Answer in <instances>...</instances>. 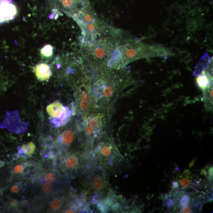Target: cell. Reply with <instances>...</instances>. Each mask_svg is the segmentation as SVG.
<instances>
[{
	"mask_svg": "<svg viewBox=\"0 0 213 213\" xmlns=\"http://www.w3.org/2000/svg\"><path fill=\"white\" fill-rule=\"evenodd\" d=\"M171 53L160 45H150L138 41L118 45L111 54L105 64L111 70H119L138 59L154 56H167Z\"/></svg>",
	"mask_w": 213,
	"mask_h": 213,
	"instance_id": "cell-1",
	"label": "cell"
},
{
	"mask_svg": "<svg viewBox=\"0 0 213 213\" xmlns=\"http://www.w3.org/2000/svg\"><path fill=\"white\" fill-rule=\"evenodd\" d=\"M81 29V43L83 47L89 46L106 29V26L97 17L91 7L79 11L72 16Z\"/></svg>",
	"mask_w": 213,
	"mask_h": 213,
	"instance_id": "cell-2",
	"label": "cell"
},
{
	"mask_svg": "<svg viewBox=\"0 0 213 213\" xmlns=\"http://www.w3.org/2000/svg\"><path fill=\"white\" fill-rule=\"evenodd\" d=\"M121 37H104L96 40L84 48V56L88 61L98 65H105L112 52L121 44Z\"/></svg>",
	"mask_w": 213,
	"mask_h": 213,
	"instance_id": "cell-3",
	"label": "cell"
},
{
	"mask_svg": "<svg viewBox=\"0 0 213 213\" xmlns=\"http://www.w3.org/2000/svg\"><path fill=\"white\" fill-rule=\"evenodd\" d=\"M46 110L50 117V122L56 127L66 124L70 120L73 113L72 109L64 106L59 100L48 105Z\"/></svg>",
	"mask_w": 213,
	"mask_h": 213,
	"instance_id": "cell-4",
	"label": "cell"
},
{
	"mask_svg": "<svg viewBox=\"0 0 213 213\" xmlns=\"http://www.w3.org/2000/svg\"><path fill=\"white\" fill-rule=\"evenodd\" d=\"M85 117L84 133L89 143H93L100 134L104 123V115L99 113H91Z\"/></svg>",
	"mask_w": 213,
	"mask_h": 213,
	"instance_id": "cell-5",
	"label": "cell"
},
{
	"mask_svg": "<svg viewBox=\"0 0 213 213\" xmlns=\"http://www.w3.org/2000/svg\"><path fill=\"white\" fill-rule=\"evenodd\" d=\"M78 109L85 116L91 112L96 103L91 91V88L86 84L79 88L77 93Z\"/></svg>",
	"mask_w": 213,
	"mask_h": 213,
	"instance_id": "cell-6",
	"label": "cell"
},
{
	"mask_svg": "<svg viewBox=\"0 0 213 213\" xmlns=\"http://www.w3.org/2000/svg\"><path fill=\"white\" fill-rule=\"evenodd\" d=\"M55 7L72 17L79 11L90 7L89 0H52Z\"/></svg>",
	"mask_w": 213,
	"mask_h": 213,
	"instance_id": "cell-7",
	"label": "cell"
},
{
	"mask_svg": "<svg viewBox=\"0 0 213 213\" xmlns=\"http://www.w3.org/2000/svg\"><path fill=\"white\" fill-rule=\"evenodd\" d=\"M96 156L99 160L105 163H113L117 156L116 148L111 141L101 142L96 149Z\"/></svg>",
	"mask_w": 213,
	"mask_h": 213,
	"instance_id": "cell-8",
	"label": "cell"
},
{
	"mask_svg": "<svg viewBox=\"0 0 213 213\" xmlns=\"http://www.w3.org/2000/svg\"><path fill=\"white\" fill-rule=\"evenodd\" d=\"M17 13V9L14 5L3 0L0 4V23L13 20Z\"/></svg>",
	"mask_w": 213,
	"mask_h": 213,
	"instance_id": "cell-9",
	"label": "cell"
},
{
	"mask_svg": "<svg viewBox=\"0 0 213 213\" xmlns=\"http://www.w3.org/2000/svg\"><path fill=\"white\" fill-rule=\"evenodd\" d=\"M79 159L77 155H65L62 160L61 168L66 173L75 172L79 167Z\"/></svg>",
	"mask_w": 213,
	"mask_h": 213,
	"instance_id": "cell-10",
	"label": "cell"
},
{
	"mask_svg": "<svg viewBox=\"0 0 213 213\" xmlns=\"http://www.w3.org/2000/svg\"><path fill=\"white\" fill-rule=\"evenodd\" d=\"M33 71L37 79L40 81H47L51 77V67L44 63L37 64L33 68Z\"/></svg>",
	"mask_w": 213,
	"mask_h": 213,
	"instance_id": "cell-11",
	"label": "cell"
},
{
	"mask_svg": "<svg viewBox=\"0 0 213 213\" xmlns=\"http://www.w3.org/2000/svg\"><path fill=\"white\" fill-rule=\"evenodd\" d=\"M102 171L100 173H97L96 170L93 172L94 175L91 178V186L95 191H103L106 186L105 180L103 178V173Z\"/></svg>",
	"mask_w": 213,
	"mask_h": 213,
	"instance_id": "cell-12",
	"label": "cell"
},
{
	"mask_svg": "<svg viewBox=\"0 0 213 213\" xmlns=\"http://www.w3.org/2000/svg\"><path fill=\"white\" fill-rule=\"evenodd\" d=\"M210 56L208 53L205 52L203 55L202 56L193 73V75L195 76H198L201 75L203 72L208 67L211 60Z\"/></svg>",
	"mask_w": 213,
	"mask_h": 213,
	"instance_id": "cell-13",
	"label": "cell"
},
{
	"mask_svg": "<svg viewBox=\"0 0 213 213\" xmlns=\"http://www.w3.org/2000/svg\"><path fill=\"white\" fill-rule=\"evenodd\" d=\"M196 84L198 87L203 91L213 84V77L205 70L201 75L196 78Z\"/></svg>",
	"mask_w": 213,
	"mask_h": 213,
	"instance_id": "cell-14",
	"label": "cell"
},
{
	"mask_svg": "<svg viewBox=\"0 0 213 213\" xmlns=\"http://www.w3.org/2000/svg\"><path fill=\"white\" fill-rule=\"evenodd\" d=\"M74 138V132L71 130H65L59 136V142L60 145L64 147H67L71 145Z\"/></svg>",
	"mask_w": 213,
	"mask_h": 213,
	"instance_id": "cell-15",
	"label": "cell"
},
{
	"mask_svg": "<svg viewBox=\"0 0 213 213\" xmlns=\"http://www.w3.org/2000/svg\"><path fill=\"white\" fill-rule=\"evenodd\" d=\"M205 108L210 111L213 110V84L203 91Z\"/></svg>",
	"mask_w": 213,
	"mask_h": 213,
	"instance_id": "cell-16",
	"label": "cell"
},
{
	"mask_svg": "<svg viewBox=\"0 0 213 213\" xmlns=\"http://www.w3.org/2000/svg\"><path fill=\"white\" fill-rule=\"evenodd\" d=\"M64 199L61 197L54 198L50 202V208L53 211H57L60 210L63 205Z\"/></svg>",
	"mask_w": 213,
	"mask_h": 213,
	"instance_id": "cell-17",
	"label": "cell"
},
{
	"mask_svg": "<svg viewBox=\"0 0 213 213\" xmlns=\"http://www.w3.org/2000/svg\"><path fill=\"white\" fill-rule=\"evenodd\" d=\"M36 148V145L32 142L23 145L21 147V150L23 152L24 154L29 156L33 154Z\"/></svg>",
	"mask_w": 213,
	"mask_h": 213,
	"instance_id": "cell-18",
	"label": "cell"
},
{
	"mask_svg": "<svg viewBox=\"0 0 213 213\" xmlns=\"http://www.w3.org/2000/svg\"><path fill=\"white\" fill-rule=\"evenodd\" d=\"M41 192L45 195H49L55 193L56 189L55 185L47 182L43 184L41 187Z\"/></svg>",
	"mask_w": 213,
	"mask_h": 213,
	"instance_id": "cell-19",
	"label": "cell"
},
{
	"mask_svg": "<svg viewBox=\"0 0 213 213\" xmlns=\"http://www.w3.org/2000/svg\"><path fill=\"white\" fill-rule=\"evenodd\" d=\"M53 53V48L52 45L47 44L45 45L40 50V54L43 57L50 58L52 56Z\"/></svg>",
	"mask_w": 213,
	"mask_h": 213,
	"instance_id": "cell-20",
	"label": "cell"
},
{
	"mask_svg": "<svg viewBox=\"0 0 213 213\" xmlns=\"http://www.w3.org/2000/svg\"><path fill=\"white\" fill-rule=\"evenodd\" d=\"M45 181L46 182L51 184L57 183L58 179L57 176L54 172H49L47 173L44 176Z\"/></svg>",
	"mask_w": 213,
	"mask_h": 213,
	"instance_id": "cell-21",
	"label": "cell"
},
{
	"mask_svg": "<svg viewBox=\"0 0 213 213\" xmlns=\"http://www.w3.org/2000/svg\"><path fill=\"white\" fill-rule=\"evenodd\" d=\"M191 201V196L188 194H185L181 198L180 201V205L181 206H187L190 204Z\"/></svg>",
	"mask_w": 213,
	"mask_h": 213,
	"instance_id": "cell-22",
	"label": "cell"
},
{
	"mask_svg": "<svg viewBox=\"0 0 213 213\" xmlns=\"http://www.w3.org/2000/svg\"><path fill=\"white\" fill-rule=\"evenodd\" d=\"M174 202L173 200L171 199L168 196H166L164 199L163 205L164 206H166L167 208H171L174 205Z\"/></svg>",
	"mask_w": 213,
	"mask_h": 213,
	"instance_id": "cell-23",
	"label": "cell"
},
{
	"mask_svg": "<svg viewBox=\"0 0 213 213\" xmlns=\"http://www.w3.org/2000/svg\"><path fill=\"white\" fill-rule=\"evenodd\" d=\"M179 181L180 184L184 188L187 187L190 184V180L186 178L181 179Z\"/></svg>",
	"mask_w": 213,
	"mask_h": 213,
	"instance_id": "cell-24",
	"label": "cell"
},
{
	"mask_svg": "<svg viewBox=\"0 0 213 213\" xmlns=\"http://www.w3.org/2000/svg\"><path fill=\"white\" fill-rule=\"evenodd\" d=\"M25 168L24 166L23 165L20 164L17 165V166H15L14 168V171L15 173L20 174L23 171L24 169Z\"/></svg>",
	"mask_w": 213,
	"mask_h": 213,
	"instance_id": "cell-25",
	"label": "cell"
},
{
	"mask_svg": "<svg viewBox=\"0 0 213 213\" xmlns=\"http://www.w3.org/2000/svg\"><path fill=\"white\" fill-rule=\"evenodd\" d=\"M195 189L193 186H190L186 189V192L187 194H192L195 192Z\"/></svg>",
	"mask_w": 213,
	"mask_h": 213,
	"instance_id": "cell-26",
	"label": "cell"
},
{
	"mask_svg": "<svg viewBox=\"0 0 213 213\" xmlns=\"http://www.w3.org/2000/svg\"><path fill=\"white\" fill-rule=\"evenodd\" d=\"M182 213H192L193 211L189 206H185L181 210Z\"/></svg>",
	"mask_w": 213,
	"mask_h": 213,
	"instance_id": "cell-27",
	"label": "cell"
},
{
	"mask_svg": "<svg viewBox=\"0 0 213 213\" xmlns=\"http://www.w3.org/2000/svg\"><path fill=\"white\" fill-rule=\"evenodd\" d=\"M11 191H12V192H13V193H17L19 192L20 191L19 187L18 186H16V185L13 186L12 188H11Z\"/></svg>",
	"mask_w": 213,
	"mask_h": 213,
	"instance_id": "cell-28",
	"label": "cell"
},
{
	"mask_svg": "<svg viewBox=\"0 0 213 213\" xmlns=\"http://www.w3.org/2000/svg\"><path fill=\"white\" fill-rule=\"evenodd\" d=\"M202 180L200 179H196L194 181L193 184L194 186H197L199 187L202 184Z\"/></svg>",
	"mask_w": 213,
	"mask_h": 213,
	"instance_id": "cell-29",
	"label": "cell"
},
{
	"mask_svg": "<svg viewBox=\"0 0 213 213\" xmlns=\"http://www.w3.org/2000/svg\"><path fill=\"white\" fill-rule=\"evenodd\" d=\"M179 186V183L177 181H174L172 182V189H176L178 188Z\"/></svg>",
	"mask_w": 213,
	"mask_h": 213,
	"instance_id": "cell-30",
	"label": "cell"
},
{
	"mask_svg": "<svg viewBox=\"0 0 213 213\" xmlns=\"http://www.w3.org/2000/svg\"><path fill=\"white\" fill-rule=\"evenodd\" d=\"M208 174L209 176V179H211V177L213 178V167H210L208 169Z\"/></svg>",
	"mask_w": 213,
	"mask_h": 213,
	"instance_id": "cell-31",
	"label": "cell"
},
{
	"mask_svg": "<svg viewBox=\"0 0 213 213\" xmlns=\"http://www.w3.org/2000/svg\"><path fill=\"white\" fill-rule=\"evenodd\" d=\"M201 205H202L199 204V202H195L193 204V207L195 209H199Z\"/></svg>",
	"mask_w": 213,
	"mask_h": 213,
	"instance_id": "cell-32",
	"label": "cell"
},
{
	"mask_svg": "<svg viewBox=\"0 0 213 213\" xmlns=\"http://www.w3.org/2000/svg\"><path fill=\"white\" fill-rule=\"evenodd\" d=\"M11 206L13 207H16L17 206V202L16 201V200H13L11 202Z\"/></svg>",
	"mask_w": 213,
	"mask_h": 213,
	"instance_id": "cell-33",
	"label": "cell"
},
{
	"mask_svg": "<svg viewBox=\"0 0 213 213\" xmlns=\"http://www.w3.org/2000/svg\"><path fill=\"white\" fill-rule=\"evenodd\" d=\"M195 160H194V161H192V162H191V163H190V167H192V166H193V164H194V163H195Z\"/></svg>",
	"mask_w": 213,
	"mask_h": 213,
	"instance_id": "cell-34",
	"label": "cell"
},
{
	"mask_svg": "<svg viewBox=\"0 0 213 213\" xmlns=\"http://www.w3.org/2000/svg\"><path fill=\"white\" fill-rule=\"evenodd\" d=\"M3 0H0V4L1 3V2H2V1H3Z\"/></svg>",
	"mask_w": 213,
	"mask_h": 213,
	"instance_id": "cell-35",
	"label": "cell"
}]
</instances>
